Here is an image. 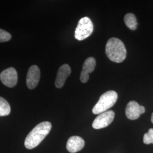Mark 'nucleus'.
<instances>
[{
	"instance_id": "nucleus-1",
	"label": "nucleus",
	"mask_w": 153,
	"mask_h": 153,
	"mask_svg": "<svg viewBox=\"0 0 153 153\" xmlns=\"http://www.w3.org/2000/svg\"><path fill=\"white\" fill-rule=\"evenodd\" d=\"M52 124L49 121H43L36 126L29 133L25 141V146L27 149L36 148L43 141L51 130Z\"/></svg>"
},
{
	"instance_id": "nucleus-2",
	"label": "nucleus",
	"mask_w": 153,
	"mask_h": 153,
	"mask_svg": "<svg viewBox=\"0 0 153 153\" xmlns=\"http://www.w3.org/2000/svg\"><path fill=\"white\" fill-rule=\"evenodd\" d=\"M105 53L110 60L120 63L126 59V50L124 44L121 40L112 38L109 39L106 44Z\"/></svg>"
},
{
	"instance_id": "nucleus-3",
	"label": "nucleus",
	"mask_w": 153,
	"mask_h": 153,
	"mask_svg": "<svg viewBox=\"0 0 153 153\" xmlns=\"http://www.w3.org/2000/svg\"><path fill=\"white\" fill-rule=\"evenodd\" d=\"M118 98L117 93L110 90L103 93L99 98L98 102L93 107V113L95 115H99L107 111L116 103Z\"/></svg>"
},
{
	"instance_id": "nucleus-4",
	"label": "nucleus",
	"mask_w": 153,
	"mask_h": 153,
	"mask_svg": "<svg viewBox=\"0 0 153 153\" xmlns=\"http://www.w3.org/2000/svg\"><path fill=\"white\" fill-rule=\"evenodd\" d=\"M93 30L94 26L91 20L88 16L83 17L79 21L76 28L75 38L79 41L85 40L91 35Z\"/></svg>"
},
{
	"instance_id": "nucleus-5",
	"label": "nucleus",
	"mask_w": 153,
	"mask_h": 153,
	"mask_svg": "<svg viewBox=\"0 0 153 153\" xmlns=\"http://www.w3.org/2000/svg\"><path fill=\"white\" fill-rule=\"evenodd\" d=\"M115 117V112L109 110L103 112L95 118L93 121V128L95 129H100L105 128L111 124Z\"/></svg>"
},
{
	"instance_id": "nucleus-6",
	"label": "nucleus",
	"mask_w": 153,
	"mask_h": 153,
	"mask_svg": "<svg viewBox=\"0 0 153 153\" xmlns=\"http://www.w3.org/2000/svg\"><path fill=\"white\" fill-rule=\"evenodd\" d=\"M0 79L2 83L9 88L14 87L18 81V74L14 68H9L2 71L0 74Z\"/></svg>"
},
{
	"instance_id": "nucleus-7",
	"label": "nucleus",
	"mask_w": 153,
	"mask_h": 153,
	"mask_svg": "<svg viewBox=\"0 0 153 153\" xmlns=\"http://www.w3.org/2000/svg\"><path fill=\"white\" fill-rule=\"evenodd\" d=\"M145 112V108L135 101H131L126 105V116L128 119L134 120L139 118L140 115Z\"/></svg>"
},
{
	"instance_id": "nucleus-8",
	"label": "nucleus",
	"mask_w": 153,
	"mask_h": 153,
	"mask_svg": "<svg viewBox=\"0 0 153 153\" xmlns=\"http://www.w3.org/2000/svg\"><path fill=\"white\" fill-rule=\"evenodd\" d=\"M40 78V71L37 65L31 66L27 74L26 85L29 89H33L38 84Z\"/></svg>"
},
{
	"instance_id": "nucleus-9",
	"label": "nucleus",
	"mask_w": 153,
	"mask_h": 153,
	"mask_svg": "<svg viewBox=\"0 0 153 153\" xmlns=\"http://www.w3.org/2000/svg\"><path fill=\"white\" fill-rule=\"evenodd\" d=\"M96 66V60L93 57L88 58L83 63L81 73L80 80L82 83H86L89 79V73H92Z\"/></svg>"
},
{
	"instance_id": "nucleus-10",
	"label": "nucleus",
	"mask_w": 153,
	"mask_h": 153,
	"mask_svg": "<svg viewBox=\"0 0 153 153\" xmlns=\"http://www.w3.org/2000/svg\"><path fill=\"white\" fill-rule=\"evenodd\" d=\"M71 73V68L70 66L68 64H64L61 66L57 71L55 81L56 87L59 88H62L65 82L66 78L70 76Z\"/></svg>"
},
{
	"instance_id": "nucleus-11",
	"label": "nucleus",
	"mask_w": 153,
	"mask_h": 153,
	"mask_svg": "<svg viewBox=\"0 0 153 153\" xmlns=\"http://www.w3.org/2000/svg\"><path fill=\"white\" fill-rule=\"evenodd\" d=\"M85 146V141L79 136H72L68 140L66 149L69 152L76 153L81 150Z\"/></svg>"
},
{
	"instance_id": "nucleus-12",
	"label": "nucleus",
	"mask_w": 153,
	"mask_h": 153,
	"mask_svg": "<svg viewBox=\"0 0 153 153\" xmlns=\"http://www.w3.org/2000/svg\"><path fill=\"white\" fill-rule=\"evenodd\" d=\"M124 22L126 27L131 30H135L137 27L136 17L133 13H128L124 16Z\"/></svg>"
},
{
	"instance_id": "nucleus-13",
	"label": "nucleus",
	"mask_w": 153,
	"mask_h": 153,
	"mask_svg": "<svg viewBox=\"0 0 153 153\" xmlns=\"http://www.w3.org/2000/svg\"><path fill=\"white\" fill-rule=\"evenodd\" d=\"M11 111L10 106L7 100L0 97V116L9 115Z\"/></svg>"
},
{
	"instance_id": "nucleus-14",
	"label": "nucleus",
	"mask_w": 153,
	"mask_h": 153,
	"mask_svg": "<svg viewBox=\"0 0 153 153\" xmlns=\"http://www.w3.org/2000/svg\"><path fill=\"white\" fill-rule=\"evenodd\" d=\"M143 141L145 144L149 145L153 143V129L151 128L149 130L148 133H145L143 136Z\"/></svg>"
},
{
	"instance_id": "nucleus-15",
	"label": "nucleus",
	"mask_w": 153,
	"mask_h": 153,
	"mask_svg": "<svg viewBox=\"0 0 153 153\" xmlns=\"http://www.w3.org/2000/svg\"><path fill=\"white\" fill-rule=\"evenodd\" d=\"M11 39L10 33H7L4 30L0 29V43L9 41Z\"/></svg>"
},
{
	"instance_id": "nucleus-16",
	"label": "nucleus",
	"mask_w": 153,
	"mask_h": 153,
	"mask_svg": "<svg viewBox=\"0 0 153 153\" xmlns=\"http://www.w3.org/2000/svg\"><path fill=\"white\" fill-rule=\"evenodd\" d=\"M151 120H152V122L153 123V113L152 114V118H151Z\"/></svg>"
}]
</instances>
